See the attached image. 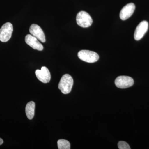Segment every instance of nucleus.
I'll return each mask as SVG.
<instances>
[{"label": "nucleus", "mask_w": 149, "mask_h": 149, "mask_svg": "<svg viewBox=\"0 0 149 149\" xmlns=\"http://www.w3.org/2000/svg\"><path fill=\"white\" fill-rule=\"evenodd\" d=\"M118 148L119 149H130V146H129L128 143L125 141H119L118 144Z\"/></svg>", "instance_id": "13"}, {"label": "nucleus", "mask_w": 149, "mask_h": 149, "mask_svg": "<svg viewBox=\"0 0 149 149\" xmlns=\"http://www.w3.org/2000/svg\"><path fill=\"white\" fill-rule=\"evenodd\" d=\"M76 22L80 27L86 28L90 27L93 22L91 15L84 11H81L77 13L76 16Z\"/></svg>", "instance_id": "3"}, {"label": "nucleus", "mask_w": 149, "mask_h": 149, "mask_svg": "<svg viewBox=\"0 0 149 149\" xmlns=\"http://www.w3.org/2000/svg\"><path fill=\"white\" fill-rule=\"evenodd\" d=\"M77 56L81 60L89 63L96 62L99 58L98 54L95 52L87 50L80 51L77 54Z\"/></svg>", "instance_id": "2"}, {"label": "nucleus", "mask_w": 149, "mask_h": 149, "mask_svg": "<svg viewBox=\"0 0 149 149\" xmlns=\"http://www.w3.org/2000/svg\"><path fill=\"white\" fill-rule=\"evenodd\" d=\"M35 74L38 80L42 83H47L50 81V72L46 67L43 66L41 70H37L35 71Z\"/></svg>", "instance_id": "6"}, {"label": "nucleus", "mask_w": 149, "mask_h": 149, "mask_svg": "<svg viewBox=\"0 0 149 149\" xmlns=\"http://www.w3.org/2000/svg\"><path fill=\"white\" fill-rule=\"evenodd\" d=\"M3 143V141L2 139L0 138V145H2Z\"/></svg>", "instance_id": "14"}, {"label": "nucleus", "mask_w": 149, "mask_h": 149, "mask_svg": "<svg viewBox=\"0 0 149 149\" xmlns=\"http://www.w3.org/2000/svg\"><path fill=\"white\" fill-rule=\"evenodd\" d=\"M73 80L69 74H65L62 77L58 84V89L64 94H69L72 90Z\"/></svg>", "instance_id": "1"}, {"label": "nucleus", "mask_w": 149, "mask_h": 149, "mask_svg": "<svg viewBox=\"0 0 149 149\" xmlns=\"http://www.w3.org/2000/svg\"><path fill=\"white\" fill-rule=\"evenodd\" d=\"M35 104L34 102H29L27 104L25 108V112L27 118L29 120H31L35 115Z\"/></svg>", "instance_id": "11"}, {"label": "nucleus", "mask_w": 149, "mask_h": 149, "mask_svg": "<svg viewBox=\"0 0 149 149\" xmlns=\"http://www.w3.org/2000/svg\"><path fill=\"white\" fill-rule=\"evenodd\" d=\"M25 42L28 45L37 50H43L44 47L36 37L32 35H27L25 37Z\"/></svg>", "instance_id": "10"}, {"label": "nucleus", "mask_w": 149, "mask_h": 149, "mask_svg": "<svg viewBox=\"0 0 149 149\" xmlns=\"http://www.w3.org/2000/svg\"><path fill=\"white\" fill-rule=\"evenodd\" d=\"M136 6L133 3H130L123 8L120 13V17L122 20L128 19L132 16L135 11Z\"/></svg>", "instance_id": "9"}, {"label": "nucleus", "mask_w": 149, "mask_h": 149, "mask_svg": "<svg viewBox=\"0 0 149 149\" xmlns=\"http://www.w3.org/2000/svg\"><path fill=\"white\" fill-rule=\"evenodd\" d=\"M31 35L36 37L42 42H46L45 36L42 29L37 24H33L30 26L29 29Z\"/></svg>", "instance_id": "8"}, {"label": "nucleus", "mask_w": 149, "mask_h": 149, "mask_svg": "<svg viewBox=\"0 0 149 149\" xmlns=\"http://www.w3.org/2000/svg\"><path fill=\"white\" fill-rule=\"evenodd\" d=\"M13 31L12 24L7 22L3 24L0 29V41L3 42H8L11 37Z\"/></svg>", "instance_id": "4"}, {"label": "nucleus", "mask_w": 149, "mask_h": 149, "mask_svg": "<svg viewBox=\"0 0 149 149\" xmlns=\"http://www.w3.org/2000/svg\"><path fill=\"white\" fill-rule=\"evenodd\" d=\"M148 29V23L146 21H143L136 27L134 33V39L137 41L141 40L146 33Z\"/></svg>", "instance_id": "7"}, {"label": "nucleus", "mask_w": 149, "mask_h": 149, "mask_svg": "<svg viewBox=\"0 0 149 149\" xmlns=\"http://www.w3.org/2000/svg\"><path fill=\"white\" fill-rule=\"evenodd\" d=\"M59 149H70V144L69 141L64 139H60L57 142Z\"/></svg>", "instance_id": "12"}, {"label": "nucleus", "mask_w": 149, "mask_h": 149, "mask_svg": "<svg viewBox=\"0 0 149 149\" xmlns=\"http://www.w3.org/2000/svg\"><path fill=\"white\" fill-rule=\"evenodd\" d=\"M115 84L117 88L120 89H125L133 86L134 84V80L129 76H118L116 79Z\"/></svg>", "instance_id": "5"}]
</instances>
